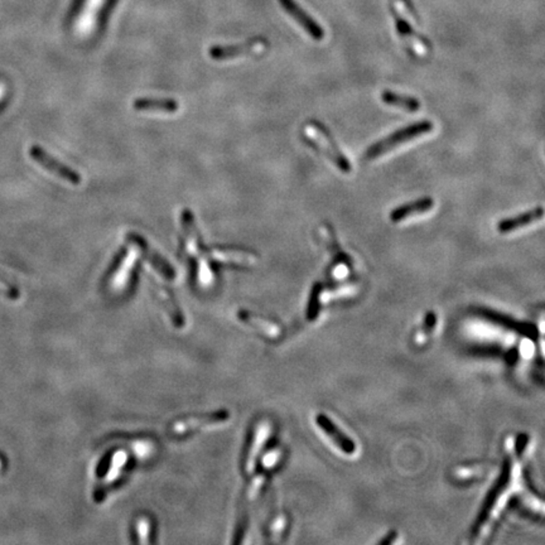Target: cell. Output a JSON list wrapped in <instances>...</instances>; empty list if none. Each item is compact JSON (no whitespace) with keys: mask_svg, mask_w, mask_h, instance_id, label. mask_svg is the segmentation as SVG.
<instances>
[{"mask_svg":"<svg viewBox=\"0 0 545 545\" xmlns=\"http://www.w3.org/2000/svg\"><path fill=\"white\" fill-rule=\"evenodd\" d=\"M240 318L244 322H247V325H250L251 327H254L255 329L260 331L262 334L268 336V337H271V338H276L280 334V327L276 326V323H273L270 321L262 320L258 316L247 314V313H241Z\"/></svg>","mask_w":545,"mask_h":545,"instance_id":"5bb4252c","label":"cell"},{"mask_svg":"<svg viewBox=\"0 0 545 545\" xmlns=\"http://www.w3.org/2000/svg\"><path fill=\"white\" fill-rule=\"evenodd\" d=\"M224 421L222 415H218V417H201V418H192V419H187V421H182V422L175 423V426L171 428V430L175 434H186L191 430L200 428L206 424H211L212 422H221Z\"/></svg>","mask_w":545,"mask_h":545,"instance_id":"9a60e30c","label":"cell"},{"mask_svg":"<svg viewBox=\"0 0 545 545\" xmlns=\"http://www.w3.org/2000/svg\"><path fill=\"white\" fill-rule=\"evenodd\" d=\"M126 459H128V456L125 452H117L113 458V465H111L109 473L105 477V484H110V482L117 480L119 473L123 470L124 465L126 463Z\"/></svg>","mask_w":545,"mask_h":545,"instance_id":"e0dca14e","label":"cell"},{"mask_svg":"<svg viewBox=\"0 0 545 545\" xmlns=\"http://www.w3.org/2000/svg\"><path fill=\"white\" fill-rule=\"evenodd\" d=\"M207 255H210L213 260L225 264L251 265L256 262V256L254 254L235 249H213Z\"/></svg>","mask_w":545,"mask_h":545,"instance_id":"8fae6325","label":"cell"},{"mask_svg":"<svg viewBox=\"0 0 545 545\" xmlns=\"http://www.w3.org/2000/svg\"><path fill=\"white\" fill-rule=\"evenodd\" d=\"M487 467L484 466H476L475 468L472 467H465L458 470L457 476L462 477V479H472V477H479V476H484V473L487 472Z\"/></svg>","mask_w":545,"mask_h":545,"instance_id":"ac0fdd59","label":"cell"},{"mask_svg":"<svg viewBox=\"0 0 545 545\" xmlns=\"http://www.w3.org/2000/svg\"><path fill=\"white\" fill-rule=\"evenodd\" d=\"M268 44L265 39H250L245 44H233V46H215L210 48V57L216 61H227V59H239L242 56L259 55L265 51Z\"/></svg>","mask_w":545,"mask_h":545,"instance_id":"3957f363","label":"cell"},{"mask_svg":"<svg viewBox=\"0 0 545 545\" xmlns=\"http://www.w3.org/2000/svg\"><path fill=\"white\" fill-rule=\"evenodd\" d=\"M128 240L131 241V244L135 245L138 249L139 254L143 255L149 264H152L155 269L160 271V274H163L167 278H173V269L168 265L166 260H163L160 255L155 254L151 247H148L146 240L143 238H140L137 233H129L128 235Z\"/></svg>","mask_w":545,"mask_h":545,"instance_id":"8992f818","label":"cell"},{"mask_svg":"<svg viewBox=\"0 0 545 545\" xmlns=\"http://www.w3.org/2000/svg\"><path fill=\"white\" fill-rule=\"evenodd\" d=\"M270 428L268 424H262L258 429L256 434H255L254 443L251 450L249 452V456L247 459V471H253L255 468V462H256V457L259 455V452L262 450V446H264L265 441L269 437Z\"/></svg>","mask_w":545,"mask_h":545,"instance_id":"2e32d148","label":"cell"},{"mask_svg":"<svg viewBox=\"0 0 545 545\" xmlns=\"http://www.w3.org/2000/svg\"><path fill=\"white\" fill-rule=\"evenodd\" d=\"M279 4L307 32L308 36L312 37L316 41H321L325 38L323 28L313 19L312 17H309L302 8L299 7L296 0H279Z\"/></svg>","mask_w":545,"mask_h":545,"instance_id":"5b68a950","label":"cell"},{"mask_svg":"<svg viewBox=\"0 0 545 545\" xmlns=\"http://www.w3.org/2000/svg\"><path fill=\"white\" fill-rule=\"evenodd\" d=\"M543 215H544L543 209L537 207V209L524 212V213H520L514 218H502L501 221L497 224V230L501 233H509L522 229L524 226L530 225L533 222L542 220Z\"/></svg>","mask_w":545,"mask_h":545,"instance_id":"ba28073f","label":"cell"},{"mask_svg":"<svg viewBox=\"0 0 545 545\" xmlns=\"http://www.w3.org/2000/svg\"><path fill=\"white\" fill-rule=\"evenodd\" d=\"M262 484H264V477H262V476L256 477L254 482L251 484V487H250V490H249V497H250L251 500L258 496L259 491H260V488H262Z\"/></svg>","mask_w":545,"mask_h":545,"instance_id":"ffe728a7","label":"cell"},{"mask_svg":"<svg viewBox=\"0 0 545 545\" xmlns=\"http://www.w3.org/2000/svg\"><path fill=\"white\" fill-rule=\"evenodd\" d=\"M317 424L334 441L336 446L338 448H341L342 451L346 452L347 455L355 452V443H352V441L350 439L349 437L345 436V433H342L341 430L337 428L336 424L331 422L326 415H318Z\"/></svg>","mask_w":545,"mask_h":545,"instance_id":"30bf717a","label":"cell"},{"mask_svg":"<svg viewBox=\"0 0 545 545\" xmlns=\"http://www.w3.org/2000/svg\"><path fill=\"white\" fill-rule=\"evenodd\" d=\"M4 95H6V86H4V84H0V102L3 100Z\"/></svg>","mask_w":545,"mask_h":545,"instance_id":"44dd1931","label":"cell"},{"mask_svg":"<svg viewBox=\"0 0 545 545\" xmlns=\"http://www.w3.org/2000/svg\"><path fill=\"white\" fill-rule=\"evenodd\" d=\"M139 542L140 543H149V533H151V523L146 517L139 519L137 523Z\"/></svg>","mask_w":545,"mask_h":545,"instance_id":"d6986e66","label":"cell"},{"mask_svg":"<svg viewBox=\"0 0 545 545\" xmlns=\"http://www.w3.org/2000/svg\"><path fill=\"white\" fill-rule=\"evenodd\" d=\"M381 100H383V102L386 104V105L395 106V108H399V109L407 110V111H410V113L417 111V110H419V108H421V102H419L418 99L412 97V96H407V95L395 94V93L390 91V90H385V91L381 94Z\"/></svg>","mask_w":545,"mask_h":545,"instance_id":"4fadbf2b","label":"cell"},{"mask_svg":"<svg viewBox=\"0 0 545 545\" xmlns=\"http://www.w3.org/2000/svg\"><path fill=\"white\" fill-rule=\"evenodd\" d=\"M134 109L139 111H157V113H175L178 104L172 99L158 97H140L134 102Z\"/></svg>","mask_w":545,"mask_h":545,"instance_id":"7c38bea8","label":"cell"},{"mask_svg":"<svg viewBox=\"0 0 545 545\" xmlns=\"http://www.w3.org/2000/svg\"><path fill=\"white\" fill-rule=\"evenodd\" d=\"M434 125L429 120H422L419 123L410 124L405 128H401L399 131H395L393 134L388 135L386 138L381 139L376 142L375 144L366 151V158L367 160H375L380 155L390 152L394 148L401 146L407 143L412 139L418 138L424 134H428L433 131Z\"/></svg>","mask_w":545,"mask_h":545,"instance_id":"6da1fadb","label":"cell"},{"mask_svg":"<svg viewBox=\"0 0 545 545\" xmlns=\"http://www.w3.org/2000/svg\"><path fill=\"white\" fill-rule=\"evenodd\" d=\"M305 137L311 140L313 146H316L320 152L323 153L328 160L336 164V167L342 171L343 173L351 172V163L349 160L342 154L338 146H336L331 134L328 133L325 126H322L317 122L305 125Z\"/></svg>","mask_w":545,"mask_h":545,"instance_id":"7a4b0ae2","label":"cell"},{"mask_svg":"<svg viewBox=\"0 0 545 545\" xmlns=\"http://www.w3.org/2000/svg\"><path fill=\"white\" fill-rule=\"evenodd\" d=\"M433 206H434L433 198L422 197L419 200H415L413 202L401 204L399 207L394 209L393 211L390 212V220L393 222H400V221L410 218V216L429 211V210H432Z\"/></svg>","mask_w":545,"mask_h":545,"instance_id":"9c48e42d","label":"cell"},{"mask_svg":"<svg viewBox=\"0 0 545 545\" xmlns=\"http://www.w3.org/2000/svg\"><path fill=\"white\" fill-rule=\"evenodd\" d=\"M131 245H133V244H131ZM138 254V249H137L135 245H133V249H131V250L125 254L123 260H122L120 265H119V268H117L115 274H114L113 279H111V282H110V283H111V287H113V289L120 291V289H124V288L126 287V284L129 283L131 273H133V269H134V267H135V264H137Z\"/></svg>","mask_w":545,"mask_h":545,"instance_id":"52a82bcc","label":"cell"},{"mask_svg":"<svg viewBox=\"0 0 545 545\" xmlns=\"http://www.w3.org/2000/svg\"><path fill=\"white\" fill-rule=\"evenodd\" d=\"M30 157L36 160L39 166L48 171L52 175L59 177L64 181L68 182L71 184H79L81 181V177L76 171H73L70 167H67L65 164H62L61 162L53 158L48 153L44 151V148L41 146H32L30 149Z\"/></svg>","mask_w":545,"mask_h":545,"instance_id":"277c9868","label":"cell"}]
</instances>
